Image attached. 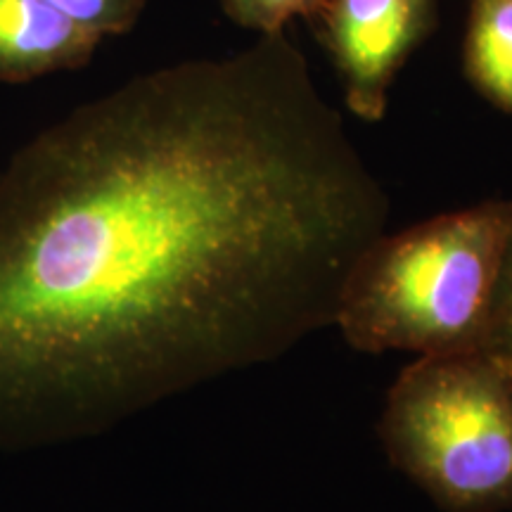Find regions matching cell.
Wrapping results in <instances>:
<instances>
[{"label":"cell","instance_id":"cell-1","mask_svg":"<svg viewBox=\"0 0 512 512\" xmlns=\"http://www.w3.org/2000/svg\"><path fill=\"white\" fill-rule=\"evenodd\" d=\"M387 223L285 31L76 107L0 171V448L95 437L335 328Z\"/></svg>","mask_w":512,"mask_h":512},{"label":"cell","instance_id":"cell-2","mask_svg":"<svg viewBox=\"0 0 512 512\" xmlns=\"http://www.w3.org/2000/svg\"><path fill=\"white\" fill-rule=\"evenodd\" d=\"M510 235L512 200L384 230L351 268L335 328L366 354L482 351Z\"/></svg>","mask_w":512,"mask_h":512},{"label":"cell","instance_id":"cell-3","mask_svg":"<svg viewBox=\"0 0 512 512\" xmlns=\"http://www.w3.org/2000/svg\"><path fill=\"white\" fill-rule=\"evenodd\" d=\"M396 470L448 512L512 508V363L486 351L418 356L384 399Z\"/></svg>","mask_w":512,"mask_h":512},{"label":"cell","instance_id":"cell-4","mask_svg":"<svg viewBox=\"0 0 512 512\" xmlns=\"http://www.w3.org/2000/svg\"><path fill=\"white\" fill-rule=\"evenodd\" d=\"M316 24L349 112L380 121L396 74L437 24V0H325Z\"/></svg>","mask_w":512,"mask_h":512},{"label":"cell","instance_id":"cell-5","mask_svg":"<svg viewBox=\"0 0 512 512\" xmlns=\"http://www.w3.org/2000/svg\"><path fill=\"white\" fill-rule=\"evenodd\" d=\"M102 38L50 0H0V83H29L93 60Z\"/></svg>","mask_w":512,"mask_h":512},{"label":"cell","instance_id":"cell-6","mask_svg":"<svg viewBox=\"0 0 512 512\" xmlns=\"http://www.w3.org/2000/svg\"><path fill=\"white\" fill-rule=\"evenodd\" d=\"M465 74L491 105L512 114V0H470Z\"/></svg>","mask_w":512,"mask_h":512},{"label":"cell","instance_id":"cell-7","mask_svg":"<svg viewBox=\"0 0 512 512\" xmlns=\"http://www.w3.org/2000/svg\"><path fill=\"white\" fill-rule=\"evenodd\" d=\"M230 22L264 34H283L297 17L316 22L325 0H219Z\"/></svg>","mask_w":512,"mask_h":512},{"label":"cell","instance_id":"cell-8","mask_svg":"<svg viewBox=\"0 0 512 512\" xmlns=\"http://www.w3.org/2000/svg\"><path fill=\"white\" fill-rule=\"evenodd\" d=\"M50 3L105 41L136 27L150 0H50Z\"/></svg>","mask_w":512,"mask_h":512},{"label":"cell","instance_id":"cell-9","mask_svg":"<svg viewBox=\"0 0 512 512\" xmlns=\"http://www.w3.org/2000/svg\"><path fill=\"white\" fill-rule=\"evenodd\" d=\"M482 351L512 363V235L503 256L501 275H498Z\"/></svg>","mask_w":512,"mask_h":512}]
</instances>
